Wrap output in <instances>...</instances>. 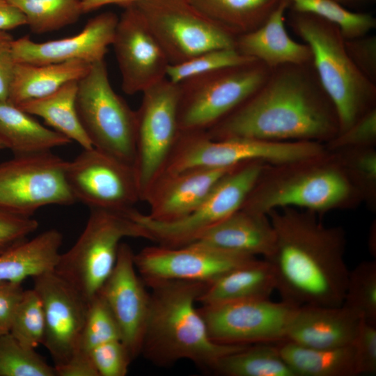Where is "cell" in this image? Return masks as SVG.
I'll return each instance as SVG.
<instances>
[{
    "label": "cell",
    "instance_id": "obj_1",
    "mask_svg": "<svg viewBox=\"0 0 376 376\" xmlns=\"http://www.w3.org/2000/svg\"><path fill=\"white\" fill-rule=\"evenodd\" d=\"M215 140L246 138L326 143L339 132L338 113L312 63L275 68L227 116L205 131Z\"/></svg>",
    "mask_w": 376,
    "mask_h": 376
},
{
    "label": "cell",
    "instance_id": "obj_2",
    "mask_svg": "<svg viewBox=\"0 0 376 376\" xmlns=\"http://www.w3.org/2000/svg\"><path fill=\"white\" fill-rule=\"evenodd\" d=\"M275 234L265 258L281 300L296 306H340L349 270L346 237L340 226H328L318 214L285 207L267 214Z\"/></svg>",
    "mask_w": 376,
    "mask_h": 376
},
{
    "label": "cell",
    "instance_id": "obj_3",
    "mask_svg": "<svg viewBox=\"0 0 376 376\" xmlns=\"http://www.w3.org/2000/svg\"><path fill=\"white\" fill-rule=\"evenodd\" d=\"M207 283L160 281L148 284L150 302L141 354L159 366L181 359L212 370L224 356L246 345L214 342L198 308V298Z\"/></svg>",
    "mask_w": 376,
    "mask_h": 376
},
{
    "label": "cell",
    "instance_id": "obj_4",
    "mask_svg": "<svg viewBox=\"0 0 376 376\" xmlns=\"http://www.w3.org/2000/svg\"><path fill=\"white\" fill-rule=\"evenodd\" d=\"M363 203L335 153L296 162L266 164L242 207L267 214L292 207L318 214Z\"/></svg>",
    "mask_w": 376,
    "mask_h": 376
},
{
    "label": "cell",
    "instance_id": "obj_5",
    "mask_svg": "<svg viewBox=\"0 0 376 376\" xmlns=\"http://www.w3.org/2000/svg\"><path fill=\"white\" fill-rule=\"evenodd\" d=\"M286 22L312 52V63L336 109L339 132L376 107V84L354 65L339 28L315 15L288 9Z\"/></svg>",
    "mask_w": 376,
    "mask_h": 376
},
{
    "label": "cell",
    "instance_id": "obj_6",
    "mask_svg": "<svg viewBox=\"0 0 376 376\" xmlns=\"http://www.w3.org/2000/svg\"><path fill=\"white\" fill-rule=\"evenodd\" d=\"M127 237L149 240L146 230L126 213L90 209L84 230L61 253L54 271L88 301L112 272L120 240Z\"/></svg>",
    "mask_w": 376,
    "mask_h": 376
},
{
    "label": "cell",
    "instance_id": "obj_7",
    "mask_svg": "<svg viewBox=\"0 0 376 376\" xmlns=\"http://www.w3.org/2000/svg\"><path fill=\"white\" fill-rule=\"evenodd\" d=\"M270 69L250 62L199 75L178 84L180 132L206 131L237 108L267 78Z\"/></svg>",
    "mask_w": 376,
    "mask_h": 376
},
{
    "label": "cell",
    "instance_id": "obj_8",
    "mask_svg": "<svg viewBox=\"0 0 376 376\" xmlns=\"http://www.w3.org/2000/svg\"><path fill=\"white\" fill-rule=\"evenodd\" d=\"M326 151L324 143L315 141L215 140L205 131L180 132L162 174L197 168H233L253 161L281 164L316 157Z\"/></svg>",
    "mask_w": 376,
    "mask_h": 376
},
{
    "label": "cell",
    "instance_id": "obj_9",
    "mask_svg": "<svg viewBox=\"0 0 376 376\" xmlns=\"http://www.w3.org/2000/svg\"><path fill=\"white\" fill-rule=\"evenodd\" d=\"M80 123L93 147L134 166L136 114L113 89L104 60L78 81Z\"/></svg>",
    "mask_w": 376,
    "mask_h": 376
},
{
    "label": "cell",
    "instance_id": "obj_10",
    "mask_svg": "<svg viewBox=\"0 0 376 376\" xmlns=\"http://www.w3.org/2000/svg\"><path fill=\"white\" fill-rule=\"evenodd\" d=\"M266 164L253 161L233 169L195 210L176 221H157L134 208L127 214L146 230L149 240L158 245L175 248L189 244L242 207Z\"/></svg>",
    "mask_w": 376,
    "mask_h": 376
},
{
    "label": "cell",
    "instance_id": "obj_11",
    "mask_svg": "<svg viewBox=\"0 0 376 376\" xmlns=\"http://www.w3.org/2000/svg\"><path fill=\"white\" fill-rule=\"evenodd\" d=\"M136 114L134 169L141 201L162 174L179 139L178 84L165 78L146 90Z\"/></svg>",
    "mask_w": 376,
    "mask_h": 376
},
{
    "label": "cell",
    "instance_id": "obj_12",
    "mask_svg": "<svg viewBox=\"0 0 376 376\" xmlns=\"http://www.w3.org/2000/svg\"><path fill=\"white\" fill-rule=\"evenodd\" d=\"M133 4L162 46L170 65L210 49L235 47L237 36L189 0H139Z\"/></svg>",
    "mask_w": 376,
    "mask_h": 376
},
{
    "label": "cell",
    "instance_id": "obj_13",
    "mask_svg": "<svg viewBox=\"0 0 376 376\" xmlns=\"http://www.w3.org/2000/svg\"><path fill=\"white\" fill-rule=\"evenodd\" d=\"M67 162L47 151L1 163L0 210L30 217L43 206L75 203L65 178Z\"/></svg>",
    "mask_w": 376,
    "mask_h": 376
},
{
    "label": "cell",
    "instance_id": "obj_14",
    "mask_svg": "<svg viewBox=\"0 0 376 376\" xmlns=\"http://www.w3.org/2000/svg\"><path fill=\"white\" fill-rule=\"evenodd\" d=\"M65 178L76 202L90 209L126 213L141 201L134 167L94 147L67 162Z\"/></svg>",
    "mask_w": 376,
    "mask_h": 376
},
{
    "label": "cell",
    "instance_id": "obj_15",
    "mask_svg": "<svg viewBox=\"0 0 376 376\" xmlns=\"http://www.w3.org/2000/svg\"><path fill=\"white\" fill-rule=\"evenodd\" d=\"M297 307L282 300L274 302L267 298L202 305L198 311L214 342L248 345L284 340Z\"/></svg>",
    "mask_w": 376,
    "mask_h": 376
},
{
    "label": "cell",
    "instance_id": "obj_16",
    "mask_svg": "<svg viewBox=\"0 0 376 376\" xmlns=\"http://www.w3.org/2000/svg\"><path fill=\"white\" fill-rule=\"evenodd\" d=\"M255 258L193 242L175 248L147 246L134 253V262L146 285L171 280L209 284L228 270Z\"/></svg>",
    "mask_w": 376,
    "mask_h": 376
},
{
    "label": "cell",
    "instance_id": "obj_17",
    "mask_svg": "<svg viewBox=\"0 0 376 376\" xmlns=\"http://www.w3.org/2000/svg\"><path fill=\"white\" fill-rule=\"evenodd\" d=\"M114 32L113 46L125 93L134 95L166 78L170 63L134 4L126 6Z\"/></svg>",
    "mask_w": 376,
    "mask_h": 376
},
{
    "label": "cell",
    "instance_id": "obj_18",
    "mask_svg": "<svg viewBox=\"0 0 376 376\" xmlns=\"http://www.w3.org/2000/svg\"><path fill=\"white\" fill-rule=\"evenodd\" d=\"M44 310L45 327L42 345L54 367L75 353L85 322L88 301L54 270L33 278Z\"/></svg>",
    "mask_w": 376,
    "mask_h": 376
},
{
    "label": "cell",
    "instance_id": "obj_19",
    "mask_svg": "<svg viewBox=\"0 0 376 376\" xmlns=\"http://www.w3.org/2000/svg\"><path fill=\"white\" fill-rule=\"evenodd\" d=\"M134 252L120 243L115 267L101 288L104 299L119 327L121 340L134 359L141 354L150 309V293L136 274Z\"/></svg>",
    "mask_w": 376,
    "mask_h": 376
},
{
    "label": "cell",
    "instance_id": "obj_20",
    "mask_svg": "<svg viewBox=\"0 0 376 376\" xmlns=\"http://www.w3.org/2000/svg\"><path fill=\"white\" fill-rule=\"evenodd\" d=\"M118 20L116 13L107 11L90 19L72 36L38 42L24 36L13 41L14 59L16 63L35 65L73 60L92 64L102 61L111 45Z\"/></svg>",
    "mask_w": 376,
    "mask_h": 376
},
{
    "label": "cell",
    "instance_id": "obj_21",
    "mask_svg": "<svg viewBox=\"0 0 376 376\" xmlns=\"http://www.w3.org/2000/svg\"><path fill=\"white\" fill-rule=\"evenodd\" d=\"M235 167L197 168L162 174L144 199L150 207L147 216L161 222L187 216L206 198L219 180Z\"/></svg>",
    "mask_w": 376,
    "mask_h": 376
},
{
    "label": "cell",
    "instance_id": "obj_22",
    "mask_svg": "<svg viewBox=\"0 0 376 376\" xmlns=\"http://www.w3.org/2000/svg\"><path fill=\"white\" fill-rule=\"evenodd\" d=\"M360 319L343 306H297L285 339L313 348H336L353 343Z\"/></svg>",
    "mask_w": 376,
    "mask_h": 376
},
{
    "label": "cell",
    "instance_id": "obj_23",
    "mask_svg": "<svg viewBox=\"0 0 376 376\" xmlns=\"http://www.w3.org/2000/svg\"><path fill=\"white\" fill-rule=\"evenodd\" d=\"M288 0H281L265 22L256 29L237 36L235 48L270 70L285 64L312 63L310 47L293 40L285 27Z\"/></svg>",
    "mask_w": 376,
    "mask_h": 376
},
{
    "label": "cell",
    "instance_id": "obj_24",
    "mask_svg": "<svg viewBox=\"0 0 376 376\" xmlns=\"http://www.w3.org/2000/svg\"><path fill=\"white\" fill-rule=\"evenodd\" d=\"M274 240L268 215L241 207L195 242L226 252L265 258L271 253Z\"/></svg>",
    "mask_w": 376,
    "mask_h": 376
},
{
    "label": "cell",
    "instance_id": "obj_25",
    "mask_svg": "<svg viewBox=\"0 0 376 376\" xmlns=\"http://www.w3.org/2000/svg\"><path fill=\"white\" fill-rule=\"evenodd\" d=\"M275 290L269 263L255 258L225 272L207 285L198 298L202 305L267 299Z\"/></svg>",
    "mask_w": 376,
    "mask_h": 376
},
{
    "label": "cell",
    "instance_id": "obj_26",
    "mask_svg": "<svg viewBox=\"0 0 376 376\" xmlns=\"http://www.w3.org/2000/svg\"><path fill=\"white\" fill-rule=\"evenodd\" d=\"M91 66L80 60L42 65L16 63L7 101L19 106L47 96L69 81H79Z\"/></svg>",
    "mask_w": 376,
    "mask_h": 376
},
{
    "label": "cell",
    "instance_id": "obj_27",
    "mask_svg": "<svg viewBox=\"0 0 376 376\" xmlns=\"http://www.w3.org/2000/svg\"><path fill=\"white\" fill-rule=\"evenodd\" d=\"M63 237L56 229L45 230L0 255V281L18 282L54 270Z\"/></svg>",
    "mask_w": 376,
    "mask_h": 376
},
{
    "label": "cell",
    "instance_id": "obj_28",
    "mask_svg": "<svg viewBox=\"0 0 376 376\" xmlns=\"http://www.w3.org/2000/svg\"><path fill=\"white\" fill-rule=\"evenodd\" d=\"M0 142L17 156L51 151L72 141L17 106L0 101Z\"/></svg>",
    "mask_w": 376,
    "mask_h": 376
},
{
    "label": "cell",
    "instance_id": "obj_29",
    "mask_svg": "<svg viewBox=\"0 0 376 376\" xmlns=\"http://www.w3.org/2000/svg\"><path fill=\"white\" fill-rule=\"evenodd\" d=\"M276 345L296 376L357 375L352 344L336 348H313L284 340Z\"/></svg>",
    "mask_w": 376,
    "mask_h": 376
},
{
    "label": "cell",
    "instance_id": "obj_30",
    "mask_svg": "<svg viewBox=\"0 0 376 376\" xmlns=\"http://www.w3.org/2000/svg\"><path fill=\"white\" fill-rule=\"evenodd\" d=\"M78 81L73 80L55 92L17 106L31 115L42 118L54 130L75 141L83 149L93 148L80 123L76 99Z\"/></svg>",
    "mask_w": 376,
    "mask_h": 376
},
{
    "label": "cell",
    "instance_id": "obj_31",
    "mask_svg": "<svg viewBox=\"0 0 376 376\" xmlns=\"http://www.w3.org/2000/svg\"><path fill=\"white\" fill-rule=\"evenodd\" d=\"M198 10L235 36L261 26L281 0H189Z\"/></svg>",
    "mask_w": 376,
    "mask_h": 376
},
{
    "label": "cell",
    "instance_id": "obj_32",
    "mask_svg": "<svg viewBox=\"0 0 376 376\" xmlns=\"http://www.w3.org/2000/svg\"><path fill=\"white\" fill-rule=\"evenodd\" d=\"M212 371L226 376H296L276 343L248 345L221 357Z\"/></svg>",
    "mask_w": 376,
    "mask_h": 376
},
{
    "label": "cell",
    "instance_id": "obj_33",
    "mask_svg": "<svg viewBox=\"0 0 376 376\" xmlns=\"http://www.w3.org/2000/svg\"><path fill=\"white\" fill-rule=\"evenodd\" d=\"M24 15L34 33L61 29L76 22L84 14L81 0H8Z\"/></svg>",
    "mask_w": 376,
    "mask_h": 376
},
{
    "label": "cell",
    "instance_id": "obj_34",
    "mask_svg": "<svg viewBox=\"0 0 376 376\" xmlns=\"http://www.w3.org/2000/svg\"><path fill=\"white\" fill-rule=\"evenodd\" d=\"M288 9L308 13L336 25L345 39L361 37L376 27L370 13L353 12L334 0H288Z\"/></svg>",
    "mask_w": 376,
    "mask_h": 376
},
{
    "label": "cell",
    "instance_id": "obj_35",
    "mask_svg": "<svg viewBox=\"0 0 376 376\" xmlns=\"http://www.w3.org/2000/svg\"><path fill=\"white\" fill-rule=\"evenodd\" d=\"M360 320L376 324V262L363 261L349 271L341 305Z\"/></svg>",
    "mask_w": 376,
    "mask_h": 376
},
{
    "label": "cell",
    "instance_id": "obj_36",
    "mask_svg": "<svg viewBox=\"0 0 376 376\" xmlns=\"http://www.w3.org/2000/svg\"><path fill=\"white\" fill-rule=\"evenodd\" d=\"M0 376H56L34 348L26 347L10 332L0 335Z\"/></svg>",
    "mask_w": 376,
    "mask_h": 376
},
{
    "label": "cell",
    "instance_id": "obj_37",
    "mask_svg": "<svg viewBox=\"0 0 376 376\" xmlns=\"http://www.w3.org/2000/svg\"><path fill=\"white\" fill-rule=\"evenodd\" d=\"M336 154L363 203L375 210L376 207L375 146L352 148L332 152Z\"/></svg>",
    "mask_w": 376,
    "mask_h": 376
},
{
    "label": "cell",
    "instance_id": "obj_38",
    "mask_svg": "<svg viewBox=\"0 0 376 376\" xmlns=\"http://www.w3.org/2000/svg\"><path fill=\"white\" fill-rule=\"evenodd\" d=\"M117 339L121 340L118 324L104 299L97 294L88 301L85 322L75 352L91 354L95 347Z\"/></svg>",
    "mask_w": 376,
    "mask_h": 376
},
{
    "label": "cell",
    "instance_id": "obj_39",
    "mask_svg": "<svg viewBox=\"0 0 376 376\" xmlns=\"http://www.w3.org/2000/svg\"><path fill=\"white\" fill-rule=\"evenodd\" d=\"M253 60L256 59L240 53L235 47L210 49L183 62L169 65L166 79L178 84L199 75L244 64Z\"/></svg>",
    "mask_w": 376,
    "mask_h": 376
},
{
    "label": "cell",
    "instance_id": "obj_40",
    "mask_svg": "<svg viewBox=\"0 0 376 376\" xmlns=\"http://www.w3.org/2000/svg\"><path fill=\"white\" fill-rule=\"evenodd\" d=\"M45 327L41 299L34 288L24 290L16 308L10 333L24 345L36 349L42 344Z\"/></svg>",
    "mask_w": 376,
    "mask_h": 376
},
{
    "label": "cell",
    "instance_id": "obj_41",
    "mask_svg": "<svg viewBox=\"0 0 376 376\" xmlns=\"http://www.w3.org/2000/svg\"><path fill=\"white\" fill-rule=\"evenodd\" d=\"M376 107L368 111L345 130L324 143L327 150L375 146Z\"/></svg>",
    "mask_w": 376,
    "mask_h": 376
},
{
    "label": "cell",
    "instance_id": "obj_42",
    "mask_svg": "<svg viewBox=\"0 0 376 376\" xmlns=\"http://www.w3.org/2000/svg\"><path fill=\"white\" fill-rule=\"evenodd\" d=\"M91 357L99 376H125L133 360L120 339L109 340L95 347L91 352Z\"/></svg>",
    "mask_w": 376,
    "mask_h": 376
},
{
    "label": "cell",
    "instance_id": "obj_43",
    "mask_svg": "<svg viewBox=\"0 0 376 376\" xmlns=\"http://www.w3.org/2000/svg\"><path fill=\"white\" fill-rule=\"evenodd\" d=\"M357 375L376 373V324L361 320L352 343Z\"/></svg>",
    "mask_w": 376,
    "mask_h": 376
},
{
    "label": "cell",
    "instance_id": "obj_44",
    "mask_svg": "<svg viewBox=\"0 0 376 376\" xmlns=\"http://www.w3.org/2000/svg\"><path fill=\"white\" fill-rule=\"evenodd\" d=\"M38 222L0 210V255L28 239L37 230Z\"/></svg>",
    "mask_w": 376,
    "mask_h": 376
},
{
    "label": "cell",
    "instance_id": "obj_45",
    "mask_svg": "<svg viewBox=\"0 0 376 376\" xmlns=\"http://www.w3.org/2000/svg\"><path fill=\"white\" fill-rule=\"evenodd\" d=\"M345 47L357 68L376 84V36L370 33L345 40Z\"/></svg>",
    "mask_w": 376,
    "mask_h": 376
},
{
    "label": "cell",
    "instance_id": "obj_46",
    "mask_svg": "<svg viewBox=\"0 0 376 376\" xmlns=\"http://www.w3.org/2000/svg\"><path fill=\"white\" fill-rule=\"evenodd\" d=\"M24 291L22 283L0 281V335L10 332Z\"/></svg>",
    "mask_w": 376,
    "mask_h": 376
},
{
    "label": "cell",
    "instance_id": "obj_47",
    "mask_svg": "<svg viewBox=\"0 0 376 376\" xmlns=\"http://www.w3.org/2000/svg\"><path fill=\"white\" fill-rule=\"evenodd\" d=\"M13 36L8 31L0 30V101H7L15 61L13 56Z\"/></svg>",
    "mask_w": 376,
    "mask_h": 376
},
{
    "label": "cell",
    "instance_id": "obj_48",
    "mask_svg": "<svg viewBox=\"0 0 376 376\" xmlns=\"http://www.w3.org/2000/svg\"><path fill=\"white\" fill-rule=\"evenodd\" d=\"M56 376H99L91 354L75 352L64 364L54 367Z\"/></svg>",
    "mask_w": 376,
    "mask_h": 376
},
{
    "label": "cell",
    "instance_id": "obj_49",
    "mask_svg": "<svg viewBox=\"0 0 376 376\" xmlns=\"http://www.w3.org/2000/svg\"><path fill=\"white\" fill-rule=\"evenodd\" d=\"M26 25L22 12L8 0H0V30L8 31Z\"/></svg>",
    "mask_w": 376,
    "mask_h": 376
},
{
    "label": "cell",
    "instance_id": "obj_50",
    "mask_svg": "<svg viewBox=\"0 0 376 376\" xmlns=\"http://www.w3.org/2000/svg\"><path fill=\"white\" fill-rule=\"evenodd\" d=\"M139 0H81L83 13L94 11L107 5H118L122 7L133 4Z\"/></svg>",
    "mask_w": 376,
    "mask_h": 376
},
{
    "label": "cell",
    "instance_id": "obj_51",
    "mask_svg": "<svg viewBox=\"0 0 376 376\" xmlns=\"http://www.w3.org/2000/svg\"><path fill=\"white\" fill-rule=\"evenodd\" d=\"M343 6H353L363 3L373 2L375 0H334Z\"/></svg>",
    "mask_w": 376,
    "mask_h": 376
},
{
    "label": "cell",
    "instance_id": "obj_52",
    "mask_svg": "<svg viewBox=\"0 0 376 376\" xmlns=\"http://www.w3.org/2000/svg\"><path fill=\"white\" fill-rule=\"evenodd\" d=\"M3 149H5V148L0 142V150H3Z\"/></svg>",
    "mask_w": 376,
    "mask_h": 376
}]
</instances>
